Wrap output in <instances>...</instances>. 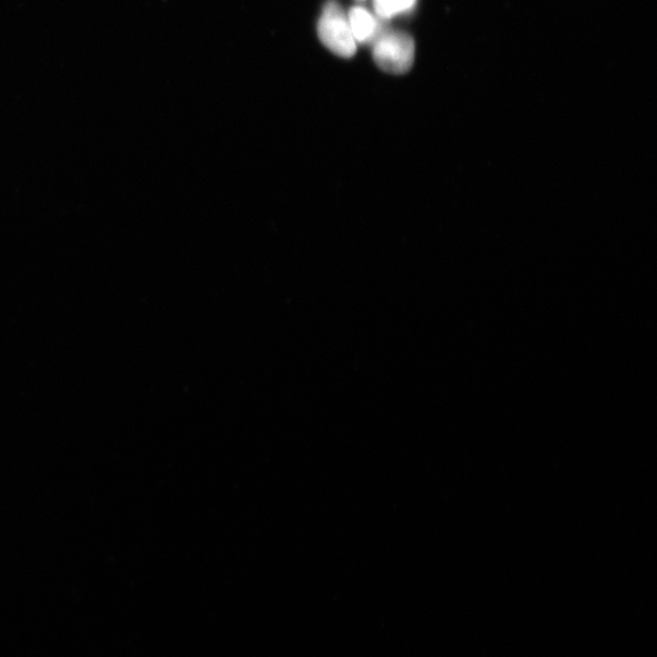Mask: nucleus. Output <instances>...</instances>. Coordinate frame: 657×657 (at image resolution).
<instances>
[{"label":"nucleus","mask_w":657,"mask_h":657,"mask_svg":"<svg viewBox=\"0 0 657 657\" xmlns=\"http://www.w3.org/2000/svg\"><path fill=\"white\" fill-rule=\"evenodd\" d=\"M373 57L379 68L385 72H409L415 57L413 38L400 31H381L373 42Z\"/></svg>","instance_id":"1"},{"label":"nucleus","mask_w":657,"mask_h":657,"mask_svg":"<svg viewBox=\"0 0 657 657\" xmlns=\"http://www.w3.org/2000/svg\"><path fill=\"white\" fill-rule=\"evenodd\" d=\"M318 35L323 45L341 58L356 55L357 42L354 39L346 12L336 2H329L318 22Z\"/></svg>","instance_id":"2"},{"label":"nucleus","mask_w":657,"mask_h":657,"mask_svg":"<svg viewBox=\"0 0 657 657\" xmlns=\"http://www.w3.org/2000/svg\"><path fill=\"white\" fill-rule=\"evenodd\" d=\"M416 0H374L375 14L380 19L389 20L411 11Z\"/></svg>","instance_id":"4"},{"label":"nucleus","mask_w":657,"mask_h":657,"mask_svg":"<svg viewBox=\"0 0 657 657\" xmlns=\"http://www.w3.org/2000/svg\"><path fill=\"white\" fill-rule=\"evenodd\" d=\"M347 19L352 35L357 43H373L381 32L376 18L363 7L351 8Z\"/></svg>","instance_id":"3"}]
</instances>
